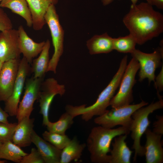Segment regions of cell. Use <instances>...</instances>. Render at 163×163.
I'll list each match as a JSON object with an SVG mask.
<instances>
[{
	"label": "cell",
	"instance_id": "4316f807",
	"mask_svg": "<svg viewBox=\"0 0 163 163\" xmlns=\"http://www.w3.org/2000/svg\"><path fill=\"white\" fill-rule=\"evenodd\" d=\"M42 136L44 140L61 150H62L71 140L65 134H60L48 130L43 133Z\"/></svg>",
	"mask_w": 163,
	"mask_h": 163
},
{
	"label": "cell",
	"instance_id": "836d02e7",
	"mask_svg": "<svg viewBox=\"0 0 163 163\" xmlns=\"http://www.w3.org/2000/svg\"><path fill=\"white\" fill-rule=\"evenodd\" d=\"M9 115L5 110H4L0 106V122L8 123V118Z\"/></svg>",
	"mask_w": 163,
	"mask_h": 163
},
{
	"label": "cell",
	"instance_id": "d6a6232c",
	"mask_svg": "<svg viewBox=\"0 0 163 163\" xmlns=\"http://www.w3.org/2000/svg\"><path fill=\"white\" fill-rule=\"evenodd\" d=\"M147 2L153 6H155L158 9H163V0H146Z\"/></svg>",
	"mask_w": 163,
	"mask_h": 163
},
{
	"label": "cell",
	"instance_id": "1f68e13d",
	"mask_svg": "<svg viewBox=\"0 0 163 163\" xmlns=\"http://www.w3.org/2000/svg\"><path fill=\"white\" fill-rule=\"evenodd\" d=\"M163 67L158 76L155 77L156 81L155 82V87L157 89V91L159 92L162 91L163 89Z\"/></svg>",
	"mask_w": 163,
	"mask_h": 163
},
{
	"label": "cell",
	"instance_id": "44dd1931",
	"mask_svg": "<svg viewBox=\"0 0 163 163\" xmlns=\"http://www.w3.org/2000/svg\"><path fill=\"white\" fill-rule=\"evenodd\" d=\"M0 7L10 9L13 13L24 18L27 26H32L31 14L26 0H4L1 2Z\"/></svg>",
	"mask_w": 163,
	"mask_h": 163
},
{
	"label": "cell",
	"instance_id": "7402d4cb",
	"mask_svg": "<svg viewBox=\"0 0 163 163\" xmlns=\"http://www.w3.org/2000/svg\"><path fill=\"white\" fill-rule=\"evenodd\" d=\"M86 146L85 143H80L77 138H73L62 150L60 163H69L78 160L81 157Z\"/></svg>",
	"mask_w": 163,
	"mask_h": 163
},
{
	"label": "cell",
	"instance_id": "277c9868",
	"mask_svg": "<svg viewBox=\"0 0 163 163\" xmlns=\"http://www.w3.org/2000/svg\"><path fill=\"white\" fill-rule=\"evenodd\" d=\"M159 100L152 102L145 107H141L136 110L132 114V121L129 128L131 132V137L133 141L132 148L134 150V162H136L138 156L145 155L144 146L141 144V138L150 124L149 116L155 110L163 107L162 97L158 96Z\"/></svg>",
	"mask_w": 163,
	"mask_h": 163
},
{
	"label": "cell",
	"instance_id": "f35d334b",
	"mask_svg": "<svg viewBox=\"0 0 163 163\" xmlns=\"http://www.w3.org/2000/svg\"><path fill=\"white\" fill-rule=\"evenodd\" d=\"M2 143L0 141V146L2 144Z\"/></svg>",
	"mask_w": 163,
	"mask_h": 163
},
{
	"label": "cell",
	"instance_id": "e0dca14e",
	"mask_svg": "<svg viewBox=\"0 0 163 163\" xmlns=\"http://www.w3.org/2000/svg\"><path fill=\"white\" fill-rule=\"evenodd\" d=\"M31 140L45 163H60L62 150L42 138L34 130L32 135Z\"/></svg>",
	"mask_w": 163,
	"mask_h": 163
},
{
	"label": "cell",
	"instance_id": "83f0119b",
	"mask_svg": "<svg viewBox=\"0 0 163 163\" xmlns=\"http://www.w3.org/2000/svg\"><path fill=\"white\" fill-rule=\"evenodd\" d=\"M18 123L0 122V141H12Z\"/></svg>",
	"mask_w": 163,
	"mask_h": 163
},
{
	"label": "cell",
	"instance_id": "603a6c76",
	"mask_svg": "<svg viewBox=\"0 0 163 163\" xmlns=\"http://www.w3.org/2000/svg\"><path fill=\"white\" fill-rule=\"evenodd\" d=\"M50 43L48 39L46 41L39 56L32 62L31 70L34 78H43L47 72L49 60Z\"/></svg>",
	"mask_w": 163,
	"mask_h": 163
},
{
	"label": "cell",
	"instance_id": "cb8c5ba5",
	"mask_svg": "<svg viewBox=\"0 0 163 163\" xmlns=\"http://www.w3.org/2000/svg\"><path fill=\"white\" fill-rule=\"evenodd\" d=\"M27 154L11 141L4 142L0 146V159L20 163L22 158Z\"/></svg>",
	"mask_w": 163,
	"mask_h": 163
},
{
	"label": "cell",
	"instance_id": "8fae6325",
	"mask_svg": "<svg viewBox=\"0 0 163 163\" xmlns=\"http://www.w3.org/2000/svg\"><path fill=\"white\" fill-rule=\"evenodd\" d=\"M29 64L24 57L20 60L12 93L5 101V111L11 116L16 115L26 78L30 69Z\"/></svg>",
	"mask_w": 163,
	"mask_h": 163
},
{
	"label": "cell",
	"instance_id": "ba28073f",
	"mask_svg": "<svg viewBox=\"0 0 163 163\" xmlns=\"http://www.w3.org/2000/svg\"><path fill=\"white\" fill-rule=\"evenodd\" d=\"M161 47L158 48L153 53H146L135 49L131 54L132 57L138 61L140 70L139 73V81L142 82L147 78L150 83L155 82V71L161 65V60L163 58V47L161 42Z\"/></svg>",
	"mask_w": 163,
	"mask_h": 163
},
{
	"label": "cell",
	"instance_id": "e575fe53",
	"mask_svg": "<svg viewBox=\"0 0 163 163\" xmlns=\"http://www.w3.org/2000/svg\"><path fill=\"white\" fill-rule=\"evenodd\" d=\"M113 1V0H101V2L102 3V4L104 6H106L110 4Z\"/></svg>",
	"mask_w": 163,
	"mask_h": 163
},
{
	"label": "cell",
	"instance_id": "ac0fdd59",
	"mask_svg": "<svg viewBox=\"0 0 163 163\" xmlns=\"http://www.w3.org/2000/svg\"><path fill=\"white\" fill-rule=\"evenodd\" d=\"M34 118L25 117L18 122L12 141L21 148L30 145L34 130Z\"/></svg>",
	"mask_w": 163,
	"mask_h": 163
},
{
	"label": "cell",
	"instance_id": "5bb4252c",
	"mask_svg": "<svg viewBox=\"0 0 163 163\" xmlns=\"http://www.w3.org/2000/svg\"><path fill=\"white\" fill-rule=\"evenodd\" d=\"M146 141L144 146L147 163L163 162V148L161 138L162 135L155 133L147 128L145 132Z\"/></svg>",
	"mask_w": 163,
	"mask_h": 163
},
{
	"label": "cell",
	"instance_id": "30bf717a",
	"mask_svg": "<svg viewBox=\"0 0 163 163\" xmlns=\"http://www.w3.org/2000/svg\"><path fill=\"white\" fill-rule=\"evenodd\" d=\"M43 78H34L33 77L26 80L23 98L20 102L16 116L18 122L25 117H30L34 102L38 100Z\"/></svg>",
	"mask_w": 163,
	"mask_h": 163
},
{
	"label": "cell",
	"instance_id": "8d00e7d4",
	"mask_svg": "<svg viewBox=\"0 0 163 163\" xmlns=\"http://www.w3.org/2000/svg\"><path fill=\"white\" fill-rule=\"evenodd\" d=\"M3 63L0 61V72L3 65Z\"/></svg>",
	"mask_w": 163,
	"mask_h": 163
},
{
	"label": "cell",
	"instance_id": "4fadbf2b",
	"mask_svg": "<svg viewBox=\"0 0 163 163\" xmlns=\"http://www.w3.org/2000/svg\"><path fill=\"white\" fill-rule=\"evenodd\" d=\"M20 59L3 63L0 72V101H5L11 95L18 72Z\"/></svg>",
	"mask_w": 163,
	"mask_h": 163
},
{
	"label": "cell",
	"instance_id": "52a82bcc",
	"mask_svg": "<svg viewBox=\"0 0 163 163\" xmlns=\"http://www.w3.org/2000/svg\"><path fill=\"white\" fill-rule=\"evenodd\" d=\"M139 68L138 61L133 57L126 66L118 92L110 101V106L112 108L128 105L133 102V88L136 82L135 76Z\"/></svg>",
	"mask_w": 163,
	"mask_h": 163
},
{
	"label": "cell",
	"instance_id": "ab89813d",
	"mask_svg": "<svg viewBox=\"0 0 163 163\" xmlns=\"http://www.w3.org/2000/svg\"><path fill=\"white\" fill-rule=\"evenodd\" d=\"M3 0H0V1H3Z\"/></svg>",
	"mask_w": 163,
	"mask_h": 163
},
{
	"label": "cell",
	"instance_id": "f1b7e54d",
	"mask_svg": "<svg viewBox=\"0 0 163 163\" xmlns=\"http://www.w3.org/2000/svg\"><path fill=\"white\" fill-rule=\"evenodd\" d=\"M20 163H44V161L37 149L32 148L30 153L23 157Z\"/></svg>",
	"mask_w": 163,
	"mask_h": 163
},
{
	"label": "cell",
	"instance_id": "7c38bea8",
	"mask_svg": "<svg viewBox=\"0 0 163 163\" xmlns=\"http://www.w3.org/2000/svg\"><path fill=\"white\" fill-rule=\"evenodd\" d=\"M21 54L19 46L18 30L11 29L0 32V61L3 63L19 59Z\"/></svg>",
	"mask_w": 163,
	"mask_h": 163
},
{
	"label": "cell",
	"instance_id": "7a4b0ae2",
	"mask_svg": "<svg viewBox=\"0 0 163 163\" xmlns=\"http://www.w3.org/2000/svg\"><path fill=\"white\" fill-rule=\"evenodd\" d=\"M127 56H125L122 59L116 73L99 94L94 103L86 107L85 104L76 106L67 105L65 107L66 112L74 118L81 115L82 120L85 121H89L94 116H99L104 113L107 110L110 101L119 86L127 65Z\"/></svg>",
	"mask_w": 163,
	"mask_h": 163
},
{
	"label": "cell",
	"instance_id": "5b68a950",
	"mask_svg": "<svg viewBox=\"0 0 163 163\" xmlns=\"http://www.w3.org/2000/svg\"><path fill=\"white\" fill-rule=\"evenodd\" d=\"M44 19L50 32L54 48L47 72L52 71L56 73L58 62L63 52L64 32L60 23L55 5H51L49 6L45 15Z\"/></svg>",
	"mask_w": 163,
	"mask_h": 163
},
{
	"label": "cell",
	"instance_id": "6da1fadb",
	"mask_svg": "<svg viewBox=\"0 0 163 163\" xmlns=\"http://www.w3.org/2000/svg\"><path fill=\"white\" fill-rule=\"evenodd\" d=\"M123 21L139 45L158 37L163 32V15L147 2L132 4Z\"/></svg>",
	"mask_w": 163,
	"mask_h": 163
},
{
	"label": "cell",
	"instance_id": "2e32d148",
	"mask_svg": "<svg viewBox=\"0 0 163 163\" xmlns=\"http://www.w3.org/2000/svg\"><path fill=\"white\" fill-rule=\"evenodd\" d=\"M30 9L32 26L35 30L42 29L46 24L44 16L51 5L56 4L59 0H26Z\"/></svg>",
	"mask_w": 163,
	"mask_h": 163
},
{
	"label": "cell",
	"instance_id": "484cf974",
	"mask_svg": "<svg viewBox=\"0 0 163 163\" xmlns=\"http://www.w3.org/2000/svg\"><path fill=\"white\" fill-rule=\"evenodd\" d=\"M136 41L130 34L113 38V49L123 53H131L135 49Z\"/></svg>",
	"mask_w": 163,
	"mask_h": 163
},
{
	"label": "cell",
	"instance_id": "d4e9b609",
	"mask_svg": "<svg viewBox=\"0 0 163 163\" xmlns=\"http://www.w3.org/2000/svg\"><path fill=\"white\" fill-rule=\"evenodd\" d=\"M74 117L66 112L60 117L56 122L50 121L46 125L49 131L60 134H65L66 130L69 129L73 123Z\"/></svg>",
	"mask_w": 163,
	"mask_h": 163
},
{
	"label": "cell",
	"instance_id": "3957f363",
	"mask_svg": "<svg viewBox=\"0 0 163 163\" xmlns=\"http://www.w3.org/2000/svg\"><path fill=\"white\" fill-rule=\"evenodd\" d=\"M129 129L121 126L108 128L101 126L93 127L88 137L86 145L90 154V160L94 163H110V146L115 137L128 135Z\"/></svg>",
	"mask_w": 163,
	"mask_h": 163
},
{
	"label": "cell",
	"instance_id": "8992f818",
	"mask_svg": "<svg viewBox=\"0 0 163 163\" xmlns=\"http://www.w3.org/2000/svg\"><path fill=\"white\" fill-rule=\"evenodd\" d=\"M148 103L142 100L139 103L129 104L107 110L94 119V123L99 126L113 128L117 125L129 128L132 121L133 113L139 108L147 105Z\"/></svg>",
	"mask_w": 163,
	"mask_h": 163
},
{
	"label": "cell",
	"instance_id": "9a60e30c",
	"mask_svg": "<svg viewBox=\"0 0 163 163\" xmlns=\"http://www.w3.org/2000/svg\"><path fill=\"white\" fill-rule=\"evenodd\" d=\"M19 46L21 53L29 64H31L33 59L40 54L45 44V41L36 43L29 37L23 27L20 25L18 28Z\"/></svg>",
	"mask_w": 163,
	"mask_h": 163
},
{
	"label": "cell",
	"instance_id": "d6986e66",
	"mask_svg": "<svg viewBox=\"0 0 163 163\" xmlns=\"http://www.w3.org/2000/svg\"><path fill=\"white\" fill-rule=\"evenodd\" d=\"M127 135H121L115 137L111 143L112 149L110 152V163H130L132 153L125 141Z\"/></svg>",
	"mask_w": 163,
	"mask_h": 163
},
{
	"label": "cell",
	"instance_id": "ffe728a7",
	"mask_svg": "<svg viewBox=\"0 0 163 163\" xmlns=\"http://www.w3.org/2000/svg\"><path fill=\"white\" fill-rule=\"evenodd\" d=\"M86 46L91 55L107 53L114 50L113 38L107 33L93 36L87 41Z\"/></svg>",
	"mask_w": 163,
	"mask_h": 163
},
{
	"label": "cell",
	"instance_id": "4dcf8cb0",
	"mask_svg": "<svg viewBox=\"0 0 163 163\" xmlns=\"http://www.w3.org/2000/svg\"><path fill=\"white\" fill-rule=\"evenodd\" d=\"M157 120L153 124V132L155 133L162 135L163 134V116L157 115Z\"/></svg>",
	"mask_w": 163,
	"mask_h": 163
},
{
	"label": "cell",
	"instance_id": "f546056e",
	"mask_svg": "<svg viewBox=\"0 0 163 163\" xmlns=\"http://www.w3.org/2000/svg\"><path fill=\"white\" fill-rule=\"evenodd\" d=\"M12 28L11 20L3 9L0 8V31H3Z\"/></svg>",
	"mask_w": 163,
	"mask_h": 163
},
{
	"label": "cell",
	"instance_id": "d590c367",
	"mask_svg": "<svg viewBox=\"0 0 163 163\" xmlns=\"http://www.w3.org/2000/svg\"><path fill=\"white\" fill-rule=\"evenodd\" d=\"M132 3V4H133V5H136V4L137 2L139 0H130Z\"/></svg>",
	"mask_w": 163,
	"mask_h": 163
},
{
	"label": "cell",
	"instance_id": "74e56055",
	"mask_svg": "<svg viewBox=\"0 0 163 163\" xmlns=\"http://www.w3.org/2000/svg\"><path fill=\"white\" fill-rule=\"evenodd\" d=\"M6 162V161L5 160H0V163H5Z\"/></svg>",
	"mask_w": 163,
	"mask_h": 163
},
{
	"label": "cell",
	"instance_id": "9c48e42d",
	"mask_svg": "<svg viewBox=\"0 0 163 163\" xmlns=\"http://www.w3.org/2000/svg\"><path fill=\"white\" fill-rule=\"evenodd\" d=\"M65 91V85L59 84L53 78H49L42 82L38 100L40 104V113L43 116V125L46 126L50 121L49 111L54 97L57 94L62 96Z\"/></svg>",
	"mask_w": 163,
	"mask_h": 163
}]
</instances>
